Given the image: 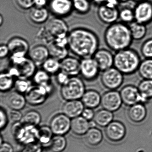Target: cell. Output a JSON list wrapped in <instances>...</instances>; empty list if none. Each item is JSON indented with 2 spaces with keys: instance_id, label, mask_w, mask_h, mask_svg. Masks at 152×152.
Segmentation results:
<instances>
[{
  "instance_id": "1",
  "label": "cell",
  "mask_w": 152,
  "mask_h": 152,
  "mask_svg": "<svg viewBox=\"0 0 152 152\" xmlns=\"http://www.w3.org/2000/svg\"><path fill=\"white\" fill-rule=\"evenodd\" d=\"M67 39L69 50L80 59L92 57L99 49L98 37L87 28L79 27L72 29Z\"/></svg>"
},
{
  "instance_id": "2",
  "label": "cell",
  "mask_w": 152,
  "mask_h": 152,
  "mask_svg": "<svg viewBox=\"0 0 152 152\" xmlns=\"http://www.w3.org/2000/svg\"><path fill=\"white\" fill-rule=\"evenodd\" d=\"M104 39L107 46L115 52L129 48L133 40L129 26L123 23L109 25L105 31Z\"/></svg>"
},
{
  "instance_id": "3",
  "label": "cell",
  "mask_w": 152,
  "mask_h": 152,
  "mask_svg": "<svg viewBox=\"0 0 152 152\" xmlns=\"http://www.w3.org/2000/svg\"><path fill=\"white\" fill-rule=\"evenodd\" d=\"M140 58L137 53L127 48L115 52L114 55L113 66L123 75H130L138 71Z\"/></svg>"
},
{
  "instance_id": "4",
  "label": "cell",
  "mask_w": 152,
  "mask_h": 152,
  "mask_svg": "<svg viewBox=\"0 0 152 152\" xmlns=\"http://www.w3.org/2000/svg\"><path fill=\"white\" fill-rule=\"evenodd\" d=\"M85 83L82 79L77 76L71 77L69 80L61 86L60 94L65 100L80 99L86 91Z\"/></svg>"
},
{
  "instance_id": "5",
  "label": "cell",
  "mask_w": 152,
  "mask_h": 152,
  "mask_svg": "<svg viewBox=\"0 0 152 152\" xmlns=\"http://www.w3.org/2000/svg\"><path fill=\"white\" fill-rule=\"evenodd\" d=\"M53 89L51 82L44 85H32L25 94V96L27 103L30 105H40L46 101Z\"/></svg>"
},
{
  "instance_id": "6",
  "label": "cell",
  "mask_w": 152,
  "mask_h": 152,
  "mask_svg": "<svg viewBox=\"0 0 152 152\" xmlns=\"http://www.w3.org/2000/svg\"><path fill=\"white\" fill-rule=\"evenodd\" d=\"M10 65L16 67L19 78L28 79L32 78L37 71V66L29 57L10 56Z\"/></svg>"
},
{
  "instance_id": "7",
  "label": "cell",
  "mask_w": 152,
  "mask_h": 152,
  "mask_svg": "<svg viewBox=\"0 0 152 152\" xmlns=\"http://www.w3.org/2000/svg\"><path fill=\"white\" fill-rule=\"evenodd\" d=\"M123 75L119 70L113 66L103 72L101 76V83L106 88L115 90L122 84Z\"/></svg>"
},
{
  "instance_id": "8",
  "label": "cell",
  "mask_w": 152,
  "mask_h": 152,
  "mask_svg": "<svg viewBox=\"0 0 152 152\" xmlns=\"http://www.w3.org/2000/svg\"><path fill=\"white\" fill-rule=\"evenodd\" d=\"M44 27L54 39L67 37L70 31L67 23L63 18L56 17L48 21Z\"/></svg>"
},
{
  "instance_id": "9",
  "label": "cell",
  "mask_w": 152,
  "mask_h": 152,
  "mask_svg": "<svg viewBox=\"0 0 152 152\" xmlns=\"http://www.w3.org/2000/svg\"><path fill=\"white\" fill-rule=\"evenodd\" d=\"M48 10L56 17L62 18L67 17L73 10L72 0H50Z\"/></svg>"
},
{
  "instance_id": "10",
  "label": "cell",
  "mask_w": 152,
  "mask_h": 152,
  "mask_svg": "<svg viewBox=\"0 0 152 152\" xmlns=\"http://www.w3.org/2000/svg\"><path fill=\"white\" fill-rule=\"evenodd\" d=\"M71 118L63 113L58 114L52 117L50 127L54 135L64 136L71 130Z\"/></svg>"
},
{
  "instance_id": "11",
  "label": "cell",
  "mask_w": 152,
  "mask_h": 152,
  "mask_svg": "<svg viewBox=\"0 0 152 152\" xmlns=\"http://www.w3.org/2000/svg\"><path fill=\"white\" fill-rule=\"evenodd\" d=\"M100 72L96 62L93 58L81 59L80 75L85 80H94L97 78Z\"/></svg>"
},
{
  "instance_id": "12",
  "label": "cell",
  "mask_w": 152,
  "mask_h": 152,
  "mask_svg": "<svg viewBox=\"0 0 152 152\" xmlns=\"http://www.w3.org/2000/svg\"><path fill=\"white\" fill-rule=\"evenodd\" d=\"M7 44L9 48L10 56H26L30 50L28 42L20 36L10 38Z\"/></svg>"
},
{
  "instance_id": "13",
  "label": "cell",
  "mask_w": 152,
  "mask_h": 152,
  "mask_svg": "<svg viewBox=\"0 0 152 152\" xmlns=\"http://www.w3.org/2000/svg\"><path fill=\"white\" fill-rule=\"evenodd\" d=\"M120 93L123 103L127 106H131L137 103L146 102L141 96L138 88L132 85L124 86Z\"/></svg>"
},
{
  "instance_id": "14",
  "label": "cell",
  "mask_w": 152,
  "mask_h": 152,
  "mask_svg": "<svg viewBox=\"0 0 152 152\" xmlns=\"http://www.w3.org/2000/svg\"><path fill=\"white\" fill-rule=\"evenodd\" d=\"M122 101L120 92L115 90H110L104 93L101 96V104L104 109L110 112L118 110Z\"/></svg>"
},
{
  "instance_id": "15",
  "label": "cell",
  "mask_w": 152,
  "mask_h": 152,
  "mask_svg": "<svg viewBox=\"0 0 152 152\" xmlns=\"http://www.w3.org/2000/svg\"><path fill=\"white\" fill-rule=\"evenodd\" d=\"M135 21L146 25L152 21V4L147 1L140 2L134 9Z\"/></svg>"
},
{
  "instance_id": "16",
  "label": "cell",
  "mask_w": 152,
  "mask_h": 152,
  "mask_svg": "<svg viewBox=\"0 0 152 152\" xmlns=\"http://www.w3.org/2000/svg\"><path fill=\"white\" fill-rule=\"evenodd\" d=\"M105 133L109 140L113 142H118L125 137L126 129L122 123L118 121H113L105 127Z\"/></svg>"
},
{
  "instance_id": "17",
  "label": "cell",
  "mask_w": 152,
  "mask_h": 152,
  "mask_svg": "<svg viewBox=\"0 0 152 152\" xmlns=\"http://www.w3.org/2000/svg\"><path fill=\"white\" fill-rule=\"evenodd\" d=\"M28 55L37 66H42L50 57L48 46L43 44H37L33 47L30 49Z\"/></svg>"
},
{
  "instance_id": "18",
  "label": "cell",
  "mask_w": 152,
  "mask_h": 152,
  "mask_svg": "<svg viewBox=\"0 0 152 152\" xmlns=\"http://www.w3.org/2000/svg\"><path fill=\"white\" fill-rule=\"evenodd\" d=\"M92 58L96 62L100 71L102 72L109 69L114 66V56L107 50L99 49Z\"/></svg>"
},
{
  "instance_id": "19",
  "label": "cell",
  "mask_w": 152,
  "mask_h": 152,
  "mask_svg": "<svg viewBox=\"0 0 152 152\" xmlns=\"http://www.w3.org/2000/svg\"><path fill=\"white\" fill-rule=\"evenodd\" d=\"M97 14L100 21L109 25L116 23L119 18V11L117 8L109 7L105 4L99 6Z\"/></svg>"
},
{
  "instance_id": "20",
  "label": "cell",
  "mask_w": 152,
  "mask_h": 152,
  "mask_svg": "<svg viewBox=\"0 0 152 152\" xmlns=\"http://www.w3.org/2000/svg\"><path fill=\"white\" fill-rule=\"evenodd\" d=\"M61 71L64 72L70 77L80 75L81 60L73 56H68L60 61Z\"/></svg>"
},
{
  "instance_id": "21",
  "label": "cell",
  "mask_w": 152,
  "mask_h": 152,
  "mask_svg": "<svg viewBox=\"0 0 152 152\" xmlns=\"http://www.w3.org/2000/svg\"><path fill=\"white\" fill-rule=\"evenodd\" d=\"M85 106L81 100H67L64 103L62 107V112L70 118H75L80 116L84 109Z\"/></svg>"
},
{
  "instance_id": "22",
  "label": "cell",
  "mask_w": 152,
  "mask_h": 152,
  "mask_svg": "<svg viewBox=\"0 0 152 152\" xmlns=\"http://www.w3.org/2000/svg\"><path fill=\"white\" fill-rule=\"evenodd\" d=\"M6 101L10 109L19 111L24 108L27 102L25 96L16 91H12L7 96Z\"/></svg>"
},
{
  "instance_id": "23",
  "label": "cell",
  "mask_w": 152,
  "mask_h": 152,
  "mask_svg": "<svg viewBox=\"0 0 152 152\" xmlns=\"http://www.w3.org/2000/svg\"><path fill=\"white\" fill-rule=\"evenodd\" d=\"M50 11L46 7H34L29 11V18L35 24L42 25L47 23L49 18Z\"/></svg>"
},
{
  "instance_id": "24",
  "label": "cell",
  "mask_w": 152,
  "mask_h": 152,
  "mask_svg": "<svg viewBox=\"0 0 152 152\" xmlns=\"http://www.w3.org/2000/svg\"><path fill=\"white\" fill-rule=\"evenodd\" d=\"M101 99V96L96 91L88 90L83 94L81 101L86 107L94 109L100 104Z\"/></svg>"
},
{
  "instance_id": "25",
  "label": "cell",
  "mask_w": 152,
  "mask_h": 152,
  "mask_svg": "<svg viewBox=\"0 0 152 152\" xmlns=\"http://www.w3.org/2000/svg\"><path fill=\"white\" fill-rule=\"evenodd\" d=\"M128 116L132 121L140 123L143 121L147 115L146 109L141 103L131 106L128 110Z\"/></svg>"
},
{
  "instance_id": "26",
  "label": "cell",
  "mask_w": 152,
  "mask_h": 152,
  "mask_svg": "<svg viewBox=\"0 0 152 152\" xmlns=\"http://www.w3.org/2000/svg\"><path fill=\"white\" fill-rule=\"evenodd\" d=\"M90 128L89 121L82 116H78L72 119L71 130L75 135H85Z\"/></svg>"
},
{
  "instance_id": "27",
  "label": "cell",
  "mask_w": 152,
  "mask_h": 152,
  "mask_svg": "<svg viewBox=\"0 0 152 152\" xmlns=\"http://www.w3.org/2000/svg\"><path fill=\"white\" fill-rule=\"evenodd\" d=\"M113 115L112 112L106 109L99 110L95 114L93 121L99 127H106L113 121Z\"/></svg>"
},
{
  "instance_id": "28",
  "label": "cell",
  "mask_w": 152,
  "mask_h": 152,
  "mask_svg": "<svg viewBox=\"0 0 152 152\" xmlns=\"http://www.w3.org/2000/svg\"><path fill=\"white\" fill-rule=\"evenodd\" d=\"M47 46L49 51L50 56L51 57L61 61L68 56L69 50L68 48L58 46L53 42Z\"/></svg>"
},
{
  "instance_id": "29",
  "label": "cell",
  "mask_w": 152,
  "mask_h": 152,
  "mask_svg": "<svg viewBox=\"0 0 152 152\" xmlns=\"http://www.w3.org/2000/svg\"><path fill=\"white\" fill-rule=\"evenodd\" d=\"M85 140L90 145H98L103 140L102 132L95 127L90 128L85 134Z\"/></svg>"
},
{
  "instance_id": "30",
  "label": "cell",
  "mask_w": 152,
  "mask_h": 152,
  "mask_svg": "<svg viewBox=\"0 0 152 152\" xmlns=\"http://www.w3.org/2000/svg\"><path fill=\"white\" fill-rule=\"evenodd\" d=\"M128 26L133 40H140L145 36L147 31L145 25L134 21Z\"/></svg>"
},
{
  "instance_id": "31",
  "label": "cell",
  "mask_w": 152,
  "mask_h": 152,
  "mask_svg": "<svg viewBox=\"0 0 152 152\" xmlns=\"http://www.w3.org/2000/svg\"><path fill=\"white\" fill-rule=\"evenodd\" d=\"M16 79L7 71H3L0 75V91L7 92L12 89L15 86Z\"/></svg>"
},
{
  "instance_id": "32",
  "label": "cell",
  "mask_w": 152,
  "mask_h": 152,
  "mask_svg": "<svg viewBox=\"0 0 152 152\" xmlns=\"http://www.w3.org/2000/svg\"><path fill=\"white\" fill-rule=\"evenodd\" d=\"M67 146V140L64 136L55 135L49 144V149L52 152H63Z\"/></svg>"
},
{
  "instance_id": "33",
  "label": "cell",
  "mask_w": 152,
  "mask_h": 152,
  "mask_svg": "<svg viewBox=\"0 0 152 152\" xmlns=\"http://www.w3.org/2000/svg\"><path fill=\"white\" fill-rule=\"evenodd\" d=\"M42 117L39 112L30 110L23 116L22 123L27 125L37 127L41 122Z\"/></svg>"
},
{
  "instance_id": "34",
  "label": "cell",
  "mask_w": 152,
  "mask_h": 152,
  "mask_svg": "<svg viewBox=\"0 0 152 152\" xmlns=\"http://www.w3.org/2000/svg\"><path fill=\"white\" fill-rule=\"evenodd\" d=\"M42 66L43 70L51 75H56L61 71L60 61L51 57L43 63Z\"/></svg>"
},
{
  "instance_id": "35",
  "label": "cell",
  "mask_w": 152,
  "mask_h": 152,
  "mask_svg": "<svg viewBox=\"0 0 152 152\" xmlns=\"http://www.w3.org/2000/svg\"><path fill=\"white\" fill-rule=\"evenodd\" d=\"M138 71L143 79L152 80V58H146L141 61Z\"/></svg>"
},
{
  "instance_id": "36",
  "label": "cell",
  "mask_w": 152,
  "mask_h": 152,
  "mask_svg": "<svg viewBox=\"0 0 152 152\" xmlns=\"http://www.w3.org/2000/svg\"><path fill=\"white\" fill-rule=\"evenodd\" d=\"M137 88L141 96L146 101L152 98V80L143 79Z\"/></svg>"
},
{
  "instance_id": "37",
  "label": "cell",
  "mask_w": 152,
  "mask_h": 152,
  "mask_svg": "<svg viewBox=\"0 0 152 152\" xmlns=\"http://www.w3.org/2000/svg\"><path fill=\"white\" fill-rule=\"evenodd\" d=\"M53 133L50 127L42 126L38 131V140L43 145H49L53 138Z\"/></svg>"
},
{
  "instance_id": "38",
  "label": "cell",
  "mask_w": 152,
  "mask_h": 152,
  "mask_svg": "<svg viewBox=\"0 0 152 152\" xmlns=\"http://www.w3.org/2000/svg\"><path fill=\"white\" fill-rule=\"evenodd\" d=\"M73 10L79 15H85L91 10V4L88 0H72Z\"/></svg>"
},
{
  "instance_id": "39",
  "label": "cell",
  "mask_w": 152,
  "mask_h": 152,
  "mask_svg": "<svg viewBox=\"0 0 152 152\" xmlns=\"http://www.w3.org/2000/svg\"><path fill=\"white\" fill-rule=\"evenodd\" d=\"M36 85H43L51 82V75L42 69L37 70L32 77Z\"/></svg>"
},
{
  "instance_id": "40",
  "label": "cell",
  "mask_w": 152,
  "mask_h": 152,
  "mask_svg": "<svg viewBox=\"0 0 152 152\" xmlns=\"http://www.w3.org/2000/svg\"><path fill=\"white\" fill-rule=\"evenodd\" d=\"M119 18L124 23L130 24L135 20L134 10L129 7H125L119 11Z\"/></svg>"
},
{
  "instance_id": "41",
  "label": "cell",
  "mask_w": 152,
  "mask_h": 152,
  "mask_svg": "<svg viewBox=\"0 0 152 152\" xmlns=\"http://www.w3.org/2000/svg\"><path fill=\"white\" fill-rule=\"evenodd\" d=\"M31 85V81L28 79L18 78L15 80L14 88L16 91L23 94L27 92Z\"/></svg>"
},
{
  "instance_id": "42",
  "label": "cell",
  "mask_w": 152,
  "mask_h": 152,
  "mask_svg": "<svg viewBox=\"0 0 152 152\" xmlns=\"http://www.w3.org/2000/svg\"><path fill=\"white\" fill-rule=\"evenodd\" d=\"M141 53L145 58H152V38L145 41L142 44Z\"/></svg>"
},
{
  "instance_id": "43",
  "label": "cell",
  "mask_w": 152,
  "mask_h": 152,
  "mask_svg": "<svg viewBox=\"0 0 152 152\" xmlns=\"http://www.w3.org/2000/svg\"><path fill=\"white\" fill-rule=\"evenodd\" d=\"M18 7L23 10H30L34 7V0H15Z\"/></svg>"
},
{
  "instance_id": "44",
  "label": "cell",
  "mask_w": 152,
  "mask_h": 152,
  "mask_svg": "<svg viewBox=\"0 0 152 152\" xmlns=\"http://www.w3.org/2000/svg\"><path fill=\"white\" fill-rule=\"evenodd\" d=\"M9 118L12 122L16 123L20 122L23 119V114L19 110L11 109L8 114Z\"/></svg>"
},
{
  "instance_id": "45",
  "label": "cell",
  "mask_w": 152,
  "mask_h": 152,
  "mask_svg": "<svg viewBox=\"0 0 152 152\" xmlns=\"http://www.w3.org/2000/svg\"><path fill=\"white\" fill-rule=\"evenodd\" d=\"M0 115H1L0 128H1V130H2L4 129L7 125L9 118L6 110L2 107H1L0 109Z\"/></svg>"
},
{
  "instance_id": "46",
  "label": "cell",
  "mask_w": 152,
  "mask_h": 152,
  "mask_svg": "<svg viewBox=\"0 0 152 152\" xmlns=\"http://www.w3.org/2000/svg\"><path fill=\"white\" fill-rule=\"evenodd\" d=\"M56 80L59 85L62 86L69 80L70 77L64 72L60 71L56 75Z\"/></svg>"
},
{
  "instance_id": "47",
  "label": "cell",
  "mask_w": 152,
  "mask_h": 152,
  "mask_svg": "<svg viewBox=\"0 0 152 152\" xmlns=\"http://www.w3.org/2000/svg\"><path fill=\"white\" fill-rule=\"evenodd\" d=\"M26 145V146L22 152H42L41 147L37 143L34 142Z\"/></svg>"
},
{
  "instance_id": "48",
  "label": "cell",
  "mask_w": 152,
  "mask_h": 152,
  "mask_svg": "<svg viewBox=\"0 0 152 152\" xmlns=\"http://www.w3.org/2000/svg\"><path fill=\"white\" fill-rule=\"evenodd\" d=\"M95 114L93 109L86 107V108H84L81 115L83 117H84L86 120L90 121L93 120Z\"/></svg>"
},
{
  "instance_id": "49",
  "label": "cell",
  "mask_w": 152,
  "mask_h": 152,
  "mask_svg": "<svg viewBox=\"0 0 152 152\" xmlns=\"http://www.w3.org/2000/svg\"><path fill=\"white\" fill-rule=\"evenodd\" d=\"M10 54L9 48L7 44H1L0 47V58L4 59Z\"/></svg>"
},
{
  "instance_id": "50",
  "label": "cell",
  "mask_w": 152,
  "mask_h": 152,
  "mask_svg": "<svg viewBox=\"0 0 152 152\" xmlns=\"http://www.w3.org/2000/svg\"><path fill=\"white\" fill-rule=\"evenodd\" d=\"M0 152H14V148L8 142L3 141L1 143Z\"/></svg>"
},
{
  "instance_id": "51",
  "label": "cell",
  "mask_w": 152,
  "mask_h": 152,
  "mask_svg": "<svg viewBox=\"0 0 152 152\" xmlns=\"http://www.w3.org/2000/svg\"><path fill=\"white\" fill-rule=\"evenodd\" d=\"M48 2V0H34V7L39 8L46 7Z\"/></svg>"
},
{
  "instance_id": "52",
  "label": "cell",
  "mask_w": 152,
  "mask_h": 152,
  "mask_svg": "<svg viewBox=\"0 0 152 152\" xmlns=\"http://www.w3.org/2000/svg\"><path fill=\"white\" fill-rule=\"evenodd\" d=\"M118 3V0H106V2L105 5L109 7L116 8Z\"/></svg>"
},
{
  "instance_id": "53",
  "label": "cell",
  "mask_w": 152,
  "mask_h": 152,
  "mask_svg": "<svg viewBox=\"0 0 152 152\" xmlns=\"http://www.w3.org/2000/svg\"><path fill=\"white\" fill-rule=\"evenodd\" d=\"M3 22H4V18H3L2 15H0V26H2Z\"/></svg>"
},
{
  "instance_id": "54",
  "label": "cell",
  "mask_w": 152,
  "mask_h": 152,
  "mask_svg": "<svg viewBox=\"0 0 152 152\" xmlns=\"http://www.w3.org/2000/svg\"><path fill=\"white\" fill-rule=\"evenodd\" d=\"M93 1L96 3H98V4H100V3L104 1L105 0H93Z\"/></svg>"
},
{
  "instance_id": "55",
  "label": "cell",
  "mask_w": 152,
  "mask_h": 152,
  "mask_svg": "<svg viewBox=\"0 0 152 152\" xmlns=\"http://www.w3.org/2000/svg\"><path fill=\"white\" fill-rule=\"evenodd\" d=\"M135 1H137V2H141L143 1H146V0H134Z\"/></svg>"
},
{
  "instance_id": "56",
  "label": "cell",
  "mask_w": 152,
  "mask_h": 152,
  "mask_svg": "<svg viewBox=\"0 0 152 152\" xmlns=\"http://www.w3.org/2000/svg\"><path fill=\"white\" fill-rule=\"evenodd\" d=\"M118 1H120V2H124L128 1V0H118Z\"/></svg>"
}]
</instances>
